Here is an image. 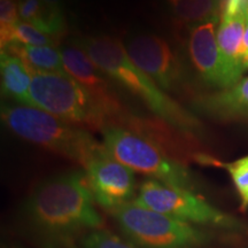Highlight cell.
I'll list each match as a JSON object with an SVG mask.
<instances>
[{"label": "cell", "instance_id": "obj_5", "mask_svg": "<svg viewBox=\"0 0 248 248\" xmlns=\"http://www.w3.org/2000/svg\"><path fill=\"white\" fill-rule=\"evenodd\" d=\"M104 146L114 159L132 170L164 184L193 191L194 179L184 163L171 159L156 145L123 126L102 131Z\"/></svg>", "mask_w": 248, "mask_h": 248}, {"label": "cell", "instance_id": "obj_12", "mask_svg": "<svg viewBox=\"0 0 248 248\" xmlns=\"http://www.w3.org/2000/svg\"><path fill=\"white\" fill-rule=\"evenodd\" d=\"M0 70L2 95L13 99L23 106H31L30 88L32 75L24 62L7 51H1Z\"/></svg>", "mask_w": 248, "mask_h": 248}, {"label": "cell", "instance_id": "obj_21", "mask_svg": "<svg viewBox=\"0 0 248 248\" xmlns=\"http://www.w3.org/2000/svg\"><path fill=\"white\" fill-rule=\"evenodd\" d=\"M82 248H140L129 239H122L109 231L95 230L86 234L80 241Z\"/></svg>", "mask_w": 248, "mask_h": 248}, {"label": "cell", "instance_id": "obj_7", "mask_svg": "<svg viewBox=\"0 0 248 248\" xmlns=\"http://www.w3.org/2000/svg\"><path fill=\"white\" fill-rule=\"evenodd\" d=\"M133 202L190 224H210L235 228L233 218L214 208L193 191L169 186L156 179H146L139 186Z\"/></svg>", "mask_w": 248, "mask_h": 248}, {"label": "cell", "instance_id": "obj_2", "mask_svg": "<svg viewBox=\"0 0 248 248\" xmlns=\"http://www.w3.org/2000/svg\"><path fill=\"white\" fill-rule=\"evenodd\" d=\"M77 44L99 69L140 98L156 117L190 133L200 128L199 121L133 63L120 40L109 36H88L79 39Z\"/></svg>", "mask_w": 248, "mask_h": 248}, {"label": "cell", "instance_id": "obj_15", "mask_svg": "<svg viewBox=\"0 0 248 248\" xmlns=\"http://www.w3.org/2000/svg\"><path fill=\"white\" fill-rule=\"evenodd\" d=\"M18 14L24 22L31 24L47 35L59 38L63 33V12L52 7L43 0H18Z\"/></svg>", "mask_w": 248, "mask_h": 248}, {"label": "cell", "instance_id": "obj_11", "mask_svg": "<svg viewBox=\"0 0 248 248\" xmlns=\"http://www.w3.org/2000/svg\"><path fill=\"white\" fill-rule=\"evenodd\" d=\"M218 20L193 26L188 38V53L195 70L208 84L228 89L241 79L243 74L238 73L223 60L215 33Z\"/></svg>", "mask_w": 248, "mask_h": 248}, {"label": "cell", "instance_id": "obj_9", "mask_svg": "<svg viewBox=\"0 0 248 248\" xmlns=\"http://www.w3.org/2000/svg\"><path fill=\"white\" fill-rule=\"evenodd\" d=\"M62 60L68 75L77 80L97 101L110 121V125L120 126L129 113L117 97L115 90L106 78V74L95 66L80 46L69 44L61 48Z\"/></svg>", "mask_w": 248, "mask_h": 248}, {"label": "cell", "instance_id": "obj_14", "mask_svg": "<svg viewBox=\"0 0 248 248\" xmlns=\"http://www.w3.org/2000/svg\"><path fill=\"white\" fill-rule=\"evenodd\" d=\"M246 28V16L240 15L231 18L221 20L216 38L223 60L232 69L243 74L246 69L241 55L243 39Z\"/></svg>", "mask_w": 248, "mask_h": 248}, {"label": "cell", "instance_id": "obj_10", "mask_svg": "<svg viewBox=\"0 0 248 248\" xmlns=\"http://www.w3.org/2000/svg\"><path fill=\"white\" fill-rule=\"evenodd\" d=\"M90 190L94 201L108 212H114L132 202L135 195V173L105 151L84 168Z\"/></svg>", "mask_w": 248, "mask_h": 248}, {"label": "cell", "instance_id": "obj_8", "mask_svg": "<svg viewBox=\"0 0 248 248\" xmlns=\"http://www.w3.org/2000/svg\"><path fill=\"white\" fill-rule=\"evenodd\" d=\"M126 53L162 91H176L184 82V68L169 43L155 35L132 37Z\"/></svg>", "mask_w": 248, "mask_h": 248}, {"label": "cell", "instance_id": "obj_13", "mask_svg": "<svg viewBox=\"0 0 248 248\" xmlns=\"http://www.w3.org/2000/svg\"><path fill=\"white\" fill-rule=\"evenodd\" d=\"M195 106L224 119L248 116V77L241 78L231 88L198 99Z\"/></svg>", "mask_w": 248, "mask_h": 248}, {"label": "cell", "instance_id": "obj_24", "mask_svg": "<svg viewBox=\"0 0 248 248\" xmlns=\"http://www.w3.org/2000/svg\"><path fill=\"white\" fill-rule=\"evenodd\" d=\"M43 1H44L45 4L52 6V7L62 9V0H43Z\"/></svg>", "mask_w": 248, "mask_h": 248}, {"label": "cell", "instance_id": "obj_16", "mask_svg": "<svg viewBox=\"0 0 248 248\" xmlns=\"http://www.w3.org/2000/svg\"><path fill=\"white\" fill-rule=\"evenodd\" d=\"M1 51L20 58L31 73H66L61 51L53 46L11 44Z\"/></svg>", "mask_w": 248, "mask_h": 248}, {"label": "cell", "instance_id": "obj_26", "mask_svg": "<svg viewBox=\"0 0 248 248\" xmlns=\"http://www.w3.org/2000/svg\"><path fill=\"white\" fill-rule=\"evenodd\" d=\"M246 20H248V9H247V13H246Z\"/></svg>", "mask_w": 248, "mask_h": 248}, {"label": "cell", "instance_id": "obj_18", "mask_svg": "<svg viewBox=\"0 0 248 248\" xmlns=\"http://www.w3.org/2000/svg\"><path fill=\"white\" fill-rule=\"evenodd\" d=\"M195 160L201 163L215 164V166L223 167V168L228 170L230 172L232 181L234 183L235 188H237L238 193L240 195L243 207L248 206V155L231 163L217 162L216 160L207 156L206 154H199Z\"/></svg>", "mask_w": 248, "mask_h": 248}, {"label": "cell", "instance_id": "obj_20", "mask_svg": "<svg viewBox=\"0 0 248 248\" xmlns=\"http://www.w3.org/2000/svg\"><path fill=\"white\" fill-rule=\"evenodd\" d=\"M18 2L15 0H0V46L1 49L11 44L12 35L20 22Z\"/></svg>", "mask_w": 248, "mask_h": 248}, {"label": "cell", "instance_id": "obj_23", "mask_svg": "<svg viewBox=\"0 0 248 248\" xmlns=\"http://www.w3.org/2000/svg\"><path fill=\"white\" fill-rule=\"evenodd\" d=\"M241 55H243V59L245 62V59L248 58V20H246V28H245L243 47H241Z\"/></svg>", "mask_w": 248, "mask_h": 248}, {"label": "cell", "instance_id": "obj_25", "mask_svg": "<svg viewBox=\"0 0 248 248\" xmlns=\"http://www.w3.org/2000/svg\"><path fill=\"white\" fill-rule=\"evenodd\" d=\"M245 66H246V68H248V58L245 59Z\"/></svg>", "mask_w": 248, "mask_h": 248}, {"label": "cell", "instance_id": "obj_17", "mask_svg": "<svg viewBox=\"0 0 248 248\" xmlns=\"http://www.w3.org/2000/svg\"><path fill=\"white\" fill-rule=\"evenodd\" d=\"M176 18L192 27L221 18L222 0H168Z\"/></svg>", "mask_w": 248, "mask_h": 248}, {"label": "cell", "instance_id": "obj_1", "mask_svg": "<svg viewBox=\"0 0 248 248\" xmlns=\"http://www.w3.org/2000/svg\"><path fill=\"white\" fill-rule=\"evenodd\" d=\"M85 171H70L37 186L23 207L29 230L40 248H76L83 238L102 229Z\"/></svg>", "mask_w": 248, "mask_h": 248}, {"label": "cell", "instance_id": "obj_22", "mask_svg": "<svg viewBox=\"0 0 248 248\" xmlns=\"http://www.w3.org/2000/svg\"><path fill=\"white\" fill-rule=\"evenodd\" d=\"M248 9V0H222L221 20L245 15Z\"/></svg>", "mask_w": 248, "mask_h": 248}, {"label": "cell", "instance_id": "obj_4", "mask_svg": "<svg viewBox=\"0 0 248 248\" xmlns=\"http://www.w3.org/2000/svg\"><path fill=\"white\" fill-rule=\"evenodd\" d=\"M31 107L47 111L64 122L104 131L110 121L92 95L67 73H31Z\"/></svg>", "mask_w": 248, "mask_h": 248}, {"label": "cell", "instance_id": "obj_6", "mask_svg": "<svg viewBox=\"0 0 248 248\" xmlns=\"http://www.w3.org/2000/svg\"><path fill=\"white\" fill-rule=\"evenodd\" d=\"M121 231L140 248H199L207 237L193 224L129 202L111 212Z\"/></svg>", "mask_w": 248, "mask_h": 248}, {"label": "cell", "instance_id": "obj_3", "mask_svg": "<svg viewBox=\"0 0 248 248\" xmlns=\"http://www.w3.org/2000/svg\"><path fill=\"white\" fill-rule=\"evenodd\" d=\"M1 120L17 137L57 153L85 168L105 151L88 130L73 125L39 108L2 105Z\"/></svg>", "mask_w": 248, "mask_h": 248}, {"label": "cell", "instance_id": "obj_19", "mask_svg": "<svg viewBox=\"0 0 248 248\" xmlns=\"http://www.w3.org/2000/svg\"><path fill=\"white\" fill-rule=\"evenodd\" d=\"M11 44H23L32 46H53L58 44V39L47 35L31 24L21 20L16 24L12 35ZM9 44V45H11ZM8 45V46H9Z\"/></svg>", "mask_w": 248, "mask_h": 248}]
</instances>
